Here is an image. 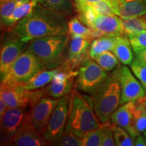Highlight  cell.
<instances>
[{
  "label": "cell",
  "mask_w": 146,
  "mask_h": 146,
  "mask_svg": "<svg viewBox=\"0 0 146 146\" xmlns=\"http://www.w3.org/2000/svg\"><path fill=\"white\" fill-rule=\"evenodd\" d=\"M141 100L142 101V103H143V104L144 106V107H145V108L146 110V95L145 96H143V98H141Z\"/></svg>",
  "instance_id": "obj_40"
},
{
  "label": "cell",
  "mask_w": 146,
  "mask_h": 146,
  "mask_svg": "<svg viewBox=\"0 0 146 146\" xmlns=\"http://www.w3.org/2000/svg\"><path fill=\"white\" fill-rule=\"evenodd\" d=\"M131 68L146 91V62L136 57L131 63Z\"/></svg>",
  "instance_id": "obj_30"
},
{
  "label": "cell",
  "mask_w": 146,
  "mask_h": 146,
  "mask_svg": "<svg viewBox=\"0 0 146 146\" xmlns=\"http://www.w3.org/2000/svg\"><path fill=\"white\" fill-rule=\"evenodd\" d=\"M66 16L37 3L11 29V33L26 43L47 36L66 34L68 22Z\"/></svg>",
  "instance_id": "obj_1"
},
{
  "label": "cell",
  "mask_w": 146,
  "mask_h": 146,
  "mask_svg": "<svg viewBox=\"0 0 146 146\" xmlns=\"http://www.w3.org/2000/svg\"><path fill=\"white\" fill-rule=\"evenodd\" d=\"M45 89L28 90L22 84L7 85L1 84L0 96L6 102L9 108H23L30 110L44 97Z\"/></svg>",
  "instance_id": "obj_7"
},
{
  "label": "cell",
  "mask_w": 146,
  "mask_h": 146,
  "mask_svg": "<svg viewBox=\"0 0 146 146\" xmlns=\"http://www.w3.org/2000/svg\"><path fill=\"white\" fill-rule=\"evenodd\" d=\"M120 98L119 81L113 75H108L91 98L94 112L101 124L110 122L111 115L120 105Z\"/></svg>",
  "instance_id": "obj_4"
},
{
  "label": "cell",
  "mask_w": 146,
  "mask_h": 146,
  "mask_svg": "<svg viewBox=\"0 0 146 146\" xmlns=\"http://www.w3.org/2000/svg\"><path fill=\"white\" fill-rule=\"evenodd\" d=\"M135 52L146 49V31L128 36Z\"/></svg>",
  "instance_id": "obj_34"
},
{
  "label": "cell",
  "mask_w": 146,
  "mask_h": 146,
  "mask_svg": "<svg viewBox=\"0 0 146 146\" xmlns=\"http://www.w3.org/2000/svg\"><path fill=\"white\" fill-rule=\"evenodd\" d=\"M135 107V102H129L120 106L111 115L110 123L114 124L125 129L133 140L137 136L133 127V112Z\"/></svg>",
  "instance_id": "obj_17"
},
{
  "label": "cell",
  "mask_w": 146,
  "mask_h": 146,
  "mask_svg": "<svg viewBox=\"0 0 146 146\" xmlns=\"http://www.w3.org/2000/svg\"><path fill=\"white\" fill-rule=\"evenodd\" d=\"M68 35V33H66L32 40L27 50L35 55L48 68L55 66L66 46Z\"/></svg>",
  "instance_id": "obj_5"
},
{
  "label": "cell",
  "mask_w": 146,
  "mask_h": 146,
  "mask_svg": "<svg viewBox=\"0 0 146 146\" xmlns=\"http://www.w3.org/2000/svg\"><path fill=\"white\" fill-rule=\"evenodd\" d=\"M9 1V0H0V4H3V3H4L5 2H6V1Z\"/></svg>",
  "instance_id": "obj_41"
},
{
  "label": "cell",
  "mask_w": 146,
  "mask_h": 146,
  "mask_svg": "<svg viewBox=\"0 0 146 146\" xmlns=\"http://www.w3.org/2000/svg\"><path fill=\"white\" fill-rule=\"evenodd\" d=\"M122 25L124 35L127 36L146 31V14L135 18H122Z\"/></svg>",
  "instance_id": "obj_25"
},
{
  "label": "cell",
  "mask_w": 146,
  "mask_h": 146,
  "mask_svg": "<svg viewBox=\"0 0 146 146\" xmlns=\"http://www.w3.org/2000/svg\"><path fill=\"white\" fill-rule=\"evenodd\" d=\"M77 74L78 71L71 69H67L64 71L60 70L44 89L45 94L54 98H60L64 96L71 90L73 80Z\"/></svg>",
  "instance_id": "obj_14"
},
{
  "label": "cell",
  "mask_w": 146,
  "mask_h": 146,
  "mask_svg": "<svg viewBox=\"0 0 146 146\" xmlns=\"http://www.w3.org/2000/svg\"><path fill=\"white\" fill-rule=\"evenodd\" d=\"M31 1V0H9L1 5L0 9V19L1 23L4 22L10 16L16 7L21 3Z\"/></svg>",
  "instance_id": "obj_31"
},
{
  "label": "cell",
  "mask_w": 146,
  "mask_h": 146,
  "mask_svg": "<svg viewBox=\"0 0 146 146\" xmlns=\"http://www.w3.org/2000/svg\"><path fill=\"white\" fill-rule=\"evenodd\" d=\"M68 108L66 98L64 96L60 98L43 135L48 144L54 145L64 133L68 120Z\"/></svg>",
  "instance_id": "obj_10"
},
{
  "label": "cell",
  "mask_w": 146,
  "mask_h": 146,
  "mask_svg": "<svg viewBox=\"0 0 146 146\" xmlns=\"http://www.w3.org/2000/svg\"><path fill=\"white\" fill-rule=\"evenodd\" d=\"M29 112L23 108H10L1 116V143L10 140L29 121Z\"/></svg>",
  "instance_id": "obj_12"
},
{
  "label": "cell",
  "mask_w": 146,
  "mask_h": 146,
  "mask_svg": "<svg viewBox=\"0 0 146 146\" xmlns=\"http://www.w3.org/2000/svg\"><path fill=\"white\" fill-rule=\"evenodd\" d=\"M37 4L33 0L21 3L16 7L12 14L1 23V29H12L20 21L27 16Z\"/></svg>",
  "instance_id": "obj_20"
},
{
  "label": "cell",
  "mask_w": 146,
  "mask_h": 146,
  "mask_svg": "<svg viewBox=\"0 0 146 146\" xmlns=\"http://www.w3.org/2000/svg\"><path fill=\"white\" fill-rule=\"evenodd\" d=\"M144 136H145V137H146V130L145 131H144Z\"/></svg>",
  "instance_id": "obj_42"
},
{
  "label": "cell",
  "mask_w": 146,
  "mask_h": 146,
  "mask_svg": "<svg viewBox=\"0 0 146 146\" xmlns=\"http://www.w3.org/2000/svg\"><path fill=\"white\" fill-rule=\"evenodd\" d=\"M113 11L120 18H135L146 14V0H110Z\"/></svg>",
  "instance_id": "obj_16"
},
{
  "label": "cell",
  "mask_w": 146,
  "mask_h": 146,
  "mask_svg": "<svg viewBox=\"0 0 146 146\" xmlns=\"http://www.w3.org/2000/svg\"><path fill=\"white\" fill-rule=\"evenodd\" d=\"M48 68L31 52L26 50L20 55L1 84L7 85L23 84L40 71Z\"/></svg>",
  "instance_id": "obj_6"
},
{
  "label": "cell",
  "mask_w": 146,
  "mask_h": 146,
  "mask_svg": "<svg viewBox=\"0 0 146 146\" xmlns=\"http://www.w3.org/2000/svg\"><path fill=\"white\" fill-rule=\"evenodd\" d=\"M28 43L14 35L10 32L3 39L0 55V76L1 81L7 76L10 69L16 59L25 52Z\"/></svg>",
  "instance_id": "obj_11"
},
{
  "label": "cell",
  "mask_w": 146,
  "mask_h": 146,
  "mask_svg": "<svg viewBox=\"0 0 146 146\" xmlns=\"http://www.w3.org/2000/svg\"><path fill=\"white\" fill-rule=\"evenodd\" d=\"M103 138L102 146H114L115 145L114 133H113L112 124L108 123L102 124Z\"/></svg>",
  "instance_id": "obj_35"
},
{
  "label": "cell",
  "mask_w": 146,
  "mask_h": 146,
  "mask_svg": "<svg viewBox=\"0 0 146 146\" xmlns=\"http://www.w3.org/2000/svg\"><path fill=\"white\" fill-rule=\"evenodd\" d=\"M94 60L107 72L114 70L120 62L114 53L110 52V51L102 53L97 56Z\"/></svg>",
  "instance_id": "obj_27"
},
{
  "label": "cell",
  "mask_w": 146,
  "mask_h": 146,
  "mask_svg": "<svg viewBox=\"0 0 146 146\" xmlns=\"http://www.w3.org/2000/svg\"><path fill=\"white\" fill-rule=\"evenodd\" d=\"M74 5L79 20L93 31L96 38L125 35L122 18L119 16L97 14L88 3H76Z\"/></svg>",
  "instance_id": "obj_3"
},
{
  "label": "cell",
  "mask_w": 146,
  "mask_h": 146,
  "mask_svg": "<svg viewBox=\"0 0 146 146\" xmlns=\"http://www.w3.org/2000/svg\"><path fill=\"white\" fill-rule=\"evenodd\" d=\"M95 12L98 14L103 15H116L113 11L110 0H102L97 2L88 3Z\"/></svg>",
  "instance_id": "obj_33"
},
{
  "label": "cell",
  "mask_w": 146,
  "mask_h": 146,
  "mask_svg": "<svg viewBox=\"0 0 146 146\" xmlns=\"http://www.w3.org/2000/svg\"><path fill=\"white\" fill-rule=\"evenodd\" d=\"M60 98L43 97L29 112V123L43 135Z\"/></svg>",
  "instance_id": "obj_13"
},
{
  "label": "cell",
  "mask_w": 146,
  "mask_h": 146,
  "mask_svg": "<svg viewBox=\"0 0 146 146\" xmlns=\"http://www.w3.org/2000/svg\"><path fill=\"white\" fill-rule=\"evenodd\" d=\"M99 1H102V0H74V4L76 3H91Z\"/></svg>",
  "instance_id": "obj_39"
},
{
  "label": "cell",
  "mask_w": 146,
  "mask_h": 146,
  "mask_svg": "<svg viewBox=\"0 0 146 146\" xmlns=\"http://www.w3.org/2000/svg\"><path fill=\"white\" fill-rule=\"evenodd\" d=\"M132 45L127 36L121 35L114 37V45L112 52L124 65H131L134 60Z\"/></svg>",
  "instance_id": "obj_19"
},
{
  "label": "cell",
  "mask_w": 146,
  "mask_h": 146,
  "mask_svg": "<svg viewBox=\"0 0 146 146\" xmlns=\"http://www.w3.org/2000/svg\"><path fill=\"white\" fill-rule=\"evenodd\" d=\"M112 75L119 81L121 88L120 106L129 102H135L146 95V91L141 83L126 66H120L116 68Z\"/></svg>",
  "instance_id": "obj_9"
},
{
  "label": "cell",
  "mask_w": 146,
  "mask_h": 146,
  "mask_svg": "<svg viewBox=\"0 0 146 146\" xmlns=\"http://www.w3.org/2000/svg\"><path fill=\"white\" fill-rule=\"evenodd\" d=\"M115 36H102L93 40L89 49V56L94 59L102 53L110 51L112 52L114 45Z\"/></svg>",
  "instance_id": "obj_24"
},
{
  "label": "cell",
  "mask_w": 146,
  "mask_h": 146,
  "mask_svg": "<svg viewBox=\"0 0 146 146\" xmlns=\"http://www.w3.org/2000/svg\"><path fill=\"white\" fill-rule=\"evenodd\" d=\"M58 146H82L81 137L72 133L64 132L62 136L54 144Z\"/></svg>",
  "instance_id": "obj_32"
},
{
  "label": "cell",
  "mask_w": 146,
  "mask_h": 146,
  "mask_svg": "<svg viewBox=\"0 0 146 146\" xmlns=\"http://www.w3.org/2000/svg\"><path fill=\"white\" fill-rule=\"evenodd\" d=\"M134 145L135 146H146V139L143 138V137L141 134H139L137 136L135 140L134 141Z\"/></svg>",
  "instance_id": "obj_36"
},
{
  "label": "cell",
  "mask_w": 146,
  "mask_h": 146,
  "mask_svg": "<svg viewBox=\"0 0 146 146\" xmlns=\"http://www.w3.org/2000/svg\"><path fill=\"white\" fill-rule=\"evenodd\" d=\"M133 127L137 135L144 133L146 130V110L141 98L135 101V107L133 112Z\"/></svg>",
  "instance_id": "obj_26"
},
{
  "label": "cell",
  "mask_w": 146,
  "mask_h": 146,
  "mask_svg": "<svg viewBox=\"0 0 146 146\" xmlns=\"http://www.w3.org/2000/svg\"><path fill=\"white\" fill-rule=\"evenodd\" d=\"M112 124V123H111ZM115 145L132 146L134 145V140L125 129L119 126L112 124Z\"/></svg>",
  "instance_id": "obj_28"
},
{
  "label": "cell",
  "mask_w": 146,
  "mask_h": 146,
  "mask_svg": "<svg viewBox=\"0 0 146 146\" xmlns=\"http://www.w3.org/2000/svg\"><path fill=\"white\" fill-rule=\"evenodd\" d=\"M145 138H146V137H145Z\"/></svg>",
  "instance_id": "obj_43"
},
{
  "label": "cell",
  "mask_w": 146,
  "mask_h": 146,
  "mask_svg": "<svg viewBox=\"0 0 146 146\" xmlns=\"http://www.w3.org/2000/svg\"><path fill=\"white\" fill-rule=\"evenodd\" d=\"M68 116L64 132L72 133L79 137L101 125L93 106L92 99L76 91L71 95Z\"/></svg>",
  "instance_id": "obj_2"
},
{
  "label": "cell",
  "mask_w": 146,
  "mask_h": 146,
  "mask_svg": "<svg viewBox=\"0 0 146 146\" xmlns=\"http://www.w3.org/2000/svg\"><path fill=\"white\" fill-rule=\"evenodd\" d=\"M103 132L102 124L97 129L85 133L81 137L82 146H102Z\"/></svg>",
  "instance_id": "obj_29"
},
{
  "label": "cell",
  "mask_w": 146,
  "mask_h": 146,
  "mask_svg": "<svg viewBox=\"0 0 146 146\" xmlns=\"http://www.w3.org/2000/svg\"><path fill=\"white\" fill-rule=\"evenodd\" d=\"M135 53L137 58H138L139 59L143 60V61L146 62V49L145 50L138 51V52Z\"/></svg>",
  "instance_id": "obj_38"
},
{
  "label": "cell",
  "mask_w": 146,
  "mask_h": 146,
  "mask_svg": "<svg viewBox=\"0 0 146 146\" xmlns=\"http://www.w3.org/2000/svg\"><path fill=\"white\" fill-rule=\"evenodd\" d=\"M48 142L35 130L29 120L18 133L12 137L3 145L12 146H44Z\"/></svg>",
  "instance_id": "obj_15"
},
{
  "label": "cell",
  "mask_w": 146,
  "mask_h": 146,
  "mask_svg": "<svg viewBox=\"0 0 146 146\" xmlns=\"http://www.w3.org/2000/svg\"><path fill=\"white\" fill-rule=\"evenodd\" d=\"M68 33L71 36H81L89 42L96 39L93 31L84 25L77 17H73L68 21Z\"/></svg>",
  "instance_id": "obj_22"
},
{
  "label": "cell",
  "mask_w": 146,
  "mask_h": 146,
  "mask_svg": "<svg viewBox=\"0 0 146 146\" xmlns=\"http://www.w3.org/2000/svg\"><path fill=\"white\" fill-rule=\"evenodd\" d=\"M89 42L81 36H72L68 52V60L70 66H77L86 59V54Z\"/></svg>",
  "instance_id": "obj_18"
},
{
  "label": "cell",
  "mask_w": 146,
  "mask_h": 146,
  "mask_svg": "<svg viewBox=\"0 0 146 146\" xmlns=\"http://www.w3.org/2000/svg\"><path fill=\"white\" fill-rule=\"evenodd\" d=\"M108 74L92 58H86L81 64L76 76L75 87L78 90L92 95L101 86Z\"/></svg>",
  "instance_id": "obj_8"
},
{
  "label": "cell",
  "mask_w": 146,
  "mask_h": 146,
  "mask_svg": "<svg viewBox=\"0 0 146 146\" xmlns=\"http://www.w3.org/2000/svg\"><path fill=\"white\" fill-rule=\"evenodd\" d=\"M9 107L7 105L6 102L3 99L2 97L0 96V116H3V114L6 112V110Z\"/></svg>",
  "instance_id": "obj_37"
},
{
  "label": "cell",
  "mask_w": 146,
  "mask_h": 146,
  "mask_svg": "<svg viewBox=\"0 0 146 146\" xmlns=\"http://www.w3.org/2000/svg\"><path fill=\"white\" fill-rule=\"evenodd\" d=\"M47 9L68 16L72 13L73 0H33Z\"/></svg>",
  "instance_id": "obj_23"
},
{
  "label": "cell",
  "mask_w": 146,
  "mask_h": 146,
  "mask_svg": "<svg viewBox=\"0 0 146 146\" xmlns=\"http://www.w3.org/2000/svg\"><path fill=\"white\" fill-rule=\"evenodd\" d=\"M60 70L59 68L53 70H43L36 73L35 75L22 85L28 90H36L42 88L50 83L57 73Z\"/></svg>",
  "instance_id": "obj_21"
}]
</instances>
